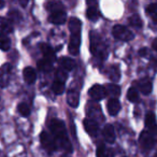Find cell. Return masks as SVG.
Wrapping results in <instances>:
<instances>
[{"instance_id":"f1b7e54d","label":"cell","mask_w":157,"mask_h":157,"mask_svg":"<svg viewBox=\"0 0 157 157\" xmlns=\"http://www.w3.org/2000/svg\"><path fill=\"white\" fill-rule=\"evenodd\" d=\"M55 78H56L55 81H59V82H61V83H65L68 78L67 71L63 69H57L56 72H55Z\"/></svg>"},{"instance_id":"44dd1931","label":"cell","mask_w":157,"mask_h":157,"mask_svg":"<svg viewBox=\"0 0 157 157\" xmlns=\"http://www.w3.org/2000/svg\"><path fill=\"white\" fill-rule=\"evenodd\" d=\"M138 87H139L140 92L143 95H148L152 92V83L148 80H142V81L138 82Z\"/></svg>"},{"instance_id":"4dcf8cb0","label":"cell","mask_w":157,"mask_h":157,"mask_svg":"<svg viewBox=\"0 0 157 157\" xmlns=\"http://www.w3.org/2000/svg\"><path fill=\"white\" fill-rule=\"evenodd\" d=\"M17 111L22 116H28L30 114V107L27 103L22 102L17 105Z\"/></svg>"},{"instance_id":"4316f807","label":"cell","mask_w":157,"mask_h":157,"mask_svg":"<svg viewBox=\"0 0 157 157\" xmlns=\"http://www.w3.org/2000/svg\"><path fill=\"white\" fill-rule=\"evenodd\" d=\"M146 13L154 22H157V3H151L146 7Z\"/></svg>"},{"instance_id":"52a82bcc","label":"cell","mask_w":157,"mask_h":157,"mask_svg":"<svg viewBox=\"0 0 157 157\" xmlns=\"http://www.w3.org/2000/svg\"><path fill=\"white\" fill-rule=\"evenodd\" d=\"M88 95L92 99L96 101L102 100L105 96H107V90H105V87L99 85V84H96V85L92 86L88 90Z\"/></svg>"},{"instance_id":"9a60e30c","label":"cell","mask_w":157,"mask_h":157,"mask_svg":"<svg viewBox=\"0 0 157 157\" xmlns=\"http://www.w3.org/2000/svg\"><path fill=\"white\" fill-rule=\"evenodd\" d=\"M107 109L110 115H116L121 110V103L117 99H110L107 103Z\"/></svg>"},{"instance_id":"d6a6232c","label":"cell","mask_w":157,"mask_h":157,"mask_svg":"<svg viewBox=\"0 0 157 157\" xmlns=\"http://www.w3.org/2000/svg\"><path fill=\"white\" fill-rule=\"evenodd\" d=\"M9 17H10L9 18L10 21H13V22H20L22 15H21L18 11H11L9 14Z\"/></svg>"},{"instance_id":"d6986e66","label":"cell","mask_w":157,"mask_h":157,"mask_svg":"<svg viewBox=\"0 0 157 157\" xmlns=\"http://www.w3.org/2000/svg\"><path fill=\"white\" fill-rule=\"evenodd\" d=\"M107 74L109 76V78L113 82H117L120 81L121 78V71L118 69L117 66H111V67L108 69Z\"/></svg>"},{"instance_id":"ffe728a7","label":"cell","mask_w":157,"mask_h":157,"mask_svg":"<svg viewBox=\"0 0 157 157\" xmlns=\"http://www.w3.org/2000/svg\"><path fill=\"white\" fill-rule=\"evenodd\" d=\"M59 63H60V66L63 68V70H66L67 72L73 70L74 67H75L74 60H72L71 58H68V57H61V58L59 59Z\"/></svg>"},{"instance_id":"30bf717a","label":"cell","mask_w":157,"mask_h":157,"mask_svg":"<svg viewBox=\"0 0 157 157\" xmlns=\"http://www.w3.org/2000/svg\"><path fill=\"white\" fill-rule=\"evenodd\" d=\"M40 50H41L42 54H43V58L46 60L51 61V63H54L55 59H56V55L55 52L52 48H51L48 44L46 43H41L40 44Z\"/></svg>"},{"instance_id":"d4e9b609","label":"cell","mask_w":157,"mask_h":157,"mask_svg":"<svg viewBox=\"0 0 157 157\" xmlns=\"http://www.w3.org/2000/svg\"><path fill=\"white\" fill-rule=\"evenodd\" d=\"M97 157H114L111 150L107 148L105 145H99L97 148Z\"/></svg>"},{"instance_id":"f546056e","label":"cell","mask_w":157,"mask_h":157,"mask_svg":"<svg viewBox=\"0 0 157 157\" xmlns=\"http://www.w3.org/2000/svg\"><path fill=\"white\" fill-rule=\"evenodd\" d=\"M53 92L55 93L56 95H61L63 92H65V83H61L59 81H55L53 83Z\"/></svg>"},{"instance_id":"7a4b0ae2","label":"cell","mask_w":157,"mask_h":157,"mask_svg":"<svg viewBox=\"0 0 157 157\" xmlns=\"http://www.w3.org/2000/svg\"><path fill=\"white\" fill-rule=\"evenodd\" d=\"M81 28L82 23L81 21L76 17H72L69 21V29L71 33L69 43V52L72 55H78L81 45Z\"/></svg>"},{"instance_id":"1f68e13d","label":"cell","mask_w":157,"mask_h":157,"mask_svg":"<svg viewBox=\"0 0 157 157\" xmlns=\"http://www.w3.org/2000/svg\"><path fill=\"white\" fill-rule=\"evenodd\" d=\"M46 8H48V10H50V11H52V12L60 11V10L63 9V5H61L60 2H55V1L46 3Z\"/></svg>"},{"instance_id":"cb8c5ba5","label":"cell","mask_w":157,"mask_h":157,"mask_svg":"<svg viewBox=\"0 0 157 157\" xmlns=\"http://www.w3.org/2000/svg\"><path fill=\"white\" fill-rule=\"evenodd\" d=\"M86 15H87L88 20L92 21V22H95V21L98 20L99 17V12H98V9L94 6L92 7H88L87 11H86Z\"/></svg>"},{"instance_id":"ba28073f","label":"cell","mask_w":157,"mask_h":157,"mask_svg":"<svg viewBox=\"0 0 157 157\" xmlns=\"http://www.w3.org/2000/svg\"><path fill=\"white\" fill-rule=\"evenodd\" d=\"M11 65L6 63L0 68V87H5L8 85L10 80V74H11Z\"/></svg>"},{"instance_id":"4fadbf2b","label":"cell","mask_w":157,"mask_h":157,"mask_svg":"<svg viewBox=\"0 0 157 157\" xmlns=\"http://www.w3.org/2000/svg\"><path fill=\"white\" fill-rule=\"evenodd\" d=\"M103 138L108 143H114L115 141V130H114V127L111 124H107L105 126L102 130Z\"/></svg>"},{"instance_id":"ac0fdd59","label":"cell","mask_w":157,"mask_h":157,"mask_svg":"<svg viewBox=\"0 0 157 157\" xmlns=\"http://www.w3.org/2000/svg\"><path fill=\"white\" fill-rule=\"evenodd\" d=\"M105 90L107 95L111 96V99H117V97H120L121 95V87L116 84H108Z\"/></svg>"},{"instance_id":"5bb4252c","label":"cell","mask_w":157,"mask_h":157,"mask_svg":"<svg viewBox=\"0 0 157 157\" xmlns=\"http://www.w3.org/2000/svg\"><path fill=\"white\" fill-rule=\"evenodd\" d=\"M23 76H24V80L26 83L33 84V83H35L36 78H37V73H36L33 68L26 67L23 70Z\"/></svg>"},{"instance_id":"277c9868","label":"cell","mask_w":157,"mask_h":157,"mask_svg":"<svg viewBox=\"0 0 157 157\" xmlns=\"http://www.w3.org/2000/svg\"><path fill=\"white\" fill-rule=\"evenodd\" d=\"M112 33L114 38L122 40V41H130L133 39V33L126 26H123V25H115L112 29Z\"/></svg>"},{"instance_id":"7402d4cb","label":"cell","mask_w":157,"mask_h":157,"mask_svg":"<svg viewBox=\"0 0 157 157\" xmlns=\"http://www.w3.org/2000/svg\"><path fill=\"white\" fill-rule=\"evenodd\" d=\"M11 48V40L5 33H0V50L9 51Z\"/></svg>"},{"instance_id":"3957f363","label":"cell","mask_w":157,"mask_h":157,"mask_svg":"<svg viewBox=\"0 0 157 157\" xmlns=\"http://www.w3.org/2000/svg\"><path fill=\"white\" fill-rule=\"evenodd\" d=\"M90 52L97 58H102V54H105V45L102 40L97 36L96 33H90Z\"/></svg>"},{"instance_id":"e575fe53","label":"cell","mask_w":157,"mask_h":157,"mask_svg":"<svg viewBox=\"0 0 157 157\" xmlns=\"http://www.w3.org/2000/svg\"><path fill=\"white\" fill-rule=\"evenodd\" d=\"M153 48H154L155 52L157 53V38L156 39H154V41H153Z\"/></svg>"},{"instance_id":"e0dca14e","label":"cell","mask_w":157,"mask_h":157,"mask_svg":"<svg viewBox=\"0 0 157 157\" xmlns=\"http://www.w3.org/2000/svg\"><path fill=\"white\" fill-rule=\"evenodd\" d=\"M67 101H68V103H69L70 107L76 108L78 105V102H80V96H78V93L76 92V90H70V92L68 93Z\"/></svg>"},{"instance_id":"d590c367","label":"cell","mask_w":157,"mask_h":157,"mask_svg":"<svg viewBox=\"0 0 157 157\" xmlns=\"http://www.w3.org/2000/svg\"><path fill=\"white\" fill-rule=\"evenodd\" d=\"M2 109V100H1V98H0V110Z\"/></svg>"},{"instance_id":"836d02e7","label":"cell","mask_w":157,"mask_h":157,"mask_svg":"<svg viewBox=\"0 0 157 157\" xmlns=\"http://www.w3.org/2000/svg\"><path fill=\"white\" fill-rule=\"evenodd\" d=\"M146 51H147V48H141V50L139 51V54L141 55V56H145L146 55Z\"/></svg>"},{"instance_id":"484cf974","label":"cell","mask_w":157,"mask_h":157,"mask_svg":"<svg viewBox=\"0 0 157 157\" xmlns=\"http://www.w3.org/2000/svg\"><path fill=\"white\" fill-rule=\"evenodd\" d=\"M128 23L130 26L135 27V28H141L143 23H142V20L138 14H135V15H131L128 20Z\"/></svg>"},{"instance_id":"9c48e42d","label":"cell","mask_w":157,"mask_h":157,"mask_svg":"<svg viewBox=\"0 0 157 157\" xmlns=\"http://www.w3.org/2000/svg\"><path fill=\"white\" fill-rule=\"evenodd\" d=\"M83 126H84L85 131L90 136H93V137H94V136H96L97 133H98V130H99L98 123L90 120V118H85V120L83 121Z\"/></svg>"},{"instance_id":"83f0119b","label":"cell","mask_w":157,"mask_h":157,"mask_svg":"<svg viewBox=\"0 0 157 157\" xmlns=\"http://www.w3.org/2000/svg\"><path fill=\"white\" fill-rule=\"evenodd\" d=\"M127 99L131 102H137L139 100V93L135 87H130L127 92Z\"/></svg>"},{"instance_id":"603a6c76","label":"cell","mask_w":157,"mask_h":157,"mask_svg":"<svg viewBox=\"0 0 157 157\" xmlns=\"http://www.w3.org/2000/svg\"><path fill=\"white\" fill-rule=\"evenodd\" d=\"M37 66H38V69L41 70V71L48 72V71H51V69H52L53 63H51V61H48L43 58V59H40V60L38 61Z\"/></svg>"},{"instance_id":"5b68a950","label":"cell","mask_w":157,"mask_h":157,"mask_svg":"<svg viewBox=\"0 0 157 157\" xmlns=\"http://www.w3.org/2000/svg\"><path fill=\"white\" fill-rule=\"evenodd\" d=\"M40 141H41V144L44 147V150H46L48 153L55 152L57 150L56 141L46 131H42L41 132V135H40Z\"/></svg>"},{"instance_id":"6da1fadb","label":"cell","mask_w":157,"mask_h":157,"mask_svg":"<svg viewBox=\"0 0 157 157\" xmlns=\"http://www.w3.org/2000/svg\"><path fill=\"white\" fill-rule=\"evenodd\" d=\"M48 127H50L51 131L54 135L55 141L59 144L63 150L66 152L71 153L72 152V146L70 143L69 139H68V133L67 129H66V125L63 121L57 120V118H53L51 122L48 123Z\"/></svg>"},{"instance_id":"7c38bea8","label":"cell","mask_w":157,"mask_h":157,"mask_svg":"<svg viewBox=\"0 0 157 157\" xmlns=\"http://www.w3.org/2000/svg\"><path fill=\"white\" fill-rule=\"evenodd\" d=\"M145 126L148 129L147 131H150L151 133H157V123H156V117L155 114L150 112L146 114L145 116Z\"/></svg>"},{"instance_id":"74e56055","label":"cell","mask_w":157,"mask_h":157,"mask_svg":"<svg viewBox=\"0 0 157 157\" xmlns=\"http://www.w3.org/2000/svg\"><path fill=\"white\" fill-rule=\"evenodd\" d=\"M154 157H157V153H156V154L154 155Z\"/></svg>"},{"instance_id":"8992f818","label":"cell","mask_w":157,"mask_h":157,"mask_svg":"<svg viewBox=\"0 0 157 157\" xmlns=\"http://www.w3.org/2000/svg\"><path fill=\"white\" fill-rule=\"evenodd\" d=\"M140 144H141L142 148L144 150H152L155 145V139L153 135L147 130H144L140 135Z\"/></svg>"},{"instance_id":"8fae6325","label":"cell","mask_w":157,"mask_h":157,"mask_svg":"<svg viewBox=\"0 0 157 157\" xmlns=\"http://www.w3.org/2000/svg\"><path fill=\"white\" fill-rule=\"evenodd\" d=\"M48 20H50V22L53 23V24L61 25V24H63V23H66V21H67V15H66V12L63 11V10L55 11L51 13Z\"/></svg>"},{"instance_id":"8d00e7d4","label":"cell","mask_w":157,"mask_h":157,"mask_svg":"<svg viewBox=\"0 0 157 157\" xmlns=\"http://www.w3.org/2000/svg\"><path fill=\"white\" fill-rule=\"evenodd\" d=\"M3 5H5V2H0V8L3 7Z\"/></svg>"},{"instance_id":"2e32d148","label":"cell","mask_w":157,"mask_h":157,"mask_svg":"<svg viewBox=\"0 0 157 157\" xmlns=\"http://www.w3.org/2000/svg\"><path fill=\"white\" fill-rule=\"evenodd\" d=\"M13 31L11 21L9 18L0 17V33H11Z\"/></svg>"}]
</instances>
